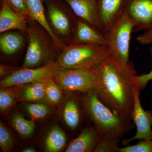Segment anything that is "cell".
Returning <instances> with one entry per match:
<instances>
[{"label": "cell", "instance_id": "10", "mask_svg": "<svg viewBox=\"0 0 152 152\" xmlns=\"http://www.w3.org/2000/svg\"><path fill=\"white\" fill-rule=\"evenodd\" d=\"M76 16L102 32L97 0H63Z\"/></svg>", "mask_w": 152, "mask_h": 152}, {"label": "cell", "instance_id": "31", "mask_svg": "<svg viewBox=\"0 0 152 152\" xmlns=\"http://www.w3.org/2000/svg\"><path fill=\"white\" fill-rule=\"evenodd\" d=\"M36 151V150L31 147L27 148L23 151V152H35Z\"/></svg>", "mask_w": 152, "mask_h": 152}, {"label": "cell", "instance_id": "23", "mask_svg": "<svg viewBox=\"0 0 152 152\" xmlns=\"http://www.w3.org/2000/svg\"><path fill=\"white\" fill-rule=\"evenodd\" d=\"M25 110L33 119H40L47 116L50 112L48 106L42 102L25 104Z\"/></svg>", "mask_w": 152, "mask_h": 152}, {"label": "cell", "instance_id": "16", "mask_svg": "<svg viewBox=\"0 0 152 152\" xmlns=\"http://www.w3.org/2000/svg\"><path fill=\"white\" fill-rule=\"evenodd\" d=\"M0 10V32L11 30L26 32L28 20L17 14L4 3H1Z\"/></svg>", "mask_w": 152, "mask_h": 152}, {"label": "cell", "instance_id": "20", "mask_svg": "<svg viewBox=\"0 0 152 152\" xmlns=\"http://www.w3.org/2000/svg\"><path fill=\"white\" fill-rule=\"evenodd\" d=\"M67 142L64 132L58 126L52 127L45 140V150L48 152H59L64 148Z\"/></svg>", "mask_w": 152, "mask_h": 152}, {"label": "cell", "instance_id": "9", "mask_svg": "<svg viewBox=\"0 0 152 152\" xmlns=\"http://www.w3.org/2000/svg\"><path fill=\"white\" fill-rule=\"evenodd\" d=\"M124 11L134 23L133 32L152 28V0H125Z\"/></svg>", "mask_w": 152, "mask_h": 152}, {"label": "cell", "instance_id": "4", "mask_svg": "<svg viewBox=\"0 0 152 152\" xmlns=\"http://www.w3.org/2000/svg\"><path fill=\"white\" fill-rule=\"evenodd\" d=\"M27 50L22 68H35L54 63V44L34 21L28 20Z\"/></svg>", "mask_w": 152, "mask_h": 152}, {"label": "cell", "instance_id": "14", "mask_svg": "<svg viewBox=\"0 0 152 152\" xmlns=\"http://www.w3.org/2000/svg\"><path fill=\"white\" fill-rule=\"evenodd\" d=\"M99 138V131L94 125L86 127L78 136L71 142L65 152H94Z\"/></svg>", "mask_w": 152, "mask_h": 152}, {"label": "cell", "instance_id": "8", "mask_svg": "<svg viewBox=\"0 0 152 152\" xmlns=\"http://www.w3.org/2000/svg\"><path fill=\"white\" fill-rule=\"evenodd\" d=\"M134 101L132 120L137 127L135 135L130 139H124L121 141L122 145H129L131 142L136 140H152V111L144 110L140 99V91L133 85Z\"/></svg>", "mask_w": 152, "mask_h": 152}, {"label": "cell", "instance_id": "30", "mask_svg": "<svg viewBox=\"0 0 152 152\" xmlns=\"http://www.w3.org/2000/svg\"><path fill=\"white\" fill-rule=\"evenodd\" d=\"M12 69L10 67L6 65H1L0 66V76L1 77L5 76L9 73H12Z\"/></svg>", "mask_w": 152, "mask_h": 152}, {"label": "cell", "instance_id": "13", "mask_svg": "<svg viewBox=\"0 0 152 152\" xmlns=\"http://www.w3.org/2000/svg\"><path fill=\"white\" fill-rule=\"evenodd\" d=\"M55 0H45L48 16L57 34L64 37L69 35L72 24L69 18L56 4Z\"/></svg>", "mask_w": 152, "mask_h": 152}, {"label": "cell", "instance_id": "7", "mask_svg": "<svg viewBox=\"0 0 152 152\" xmlns=\"http://www.w3.org/2000/svg\"><path fill=\"white\" fill-rule=\"evenodd\" d=\"M61 69L56 61L47 65L35 68H22L14 71L0 82L1 88L20 86L51 77Z\"/></svg>", "mask_w": 152, "mask_h": 152}, {"label": "cell", "instance_id": "3", "mask_svg": "<svg viewBox=\"0 0 152 152\" xmlns=\"http://www.w3.org/2000/svg\"><path fill=\"white\" fill-rule=\"evenodd\" d=\"M110 53L107 45L72 44L65 46L56 62L61 69L94 68Z\"/></svg>", "mask_w": 152, "mask_h": 152}, {"label": "cell", "instance_id": "29", "mask_svg": "<svg viewBox=\"0 0 152 152\" xmlns=\"http://www.w3.org/2000/svg\"><path fill=\"white\" fill-rule=\"evenodd\" d=\"M137 40L139 43L144 45L152 44V28L138 36ZM150 53L152 56V45L150 49Z\"/></svg>", "mask_w": 152, "mask_h": 152}, {"label": "cell", "instance_id": "11", "mask_svg": "<svg viewBox=\"0 0 152 152\" xmlns=\"http://www.w3.org/2000/svg\"><path fill=\"white\" fill-rule=\"evenodd\" d=\"M29 20L38 23L51 38L56 48L62 49L65 46L62 41L58 37L50 26L46 17L43 0H25Z\"/></svg>", "mask_w": 152, "mask_h": 152}, {"label": "cell", "instance_id": "22", "mask_svg": "<svg viewBox=\"0 0 152 152\" xmlns=\"http://www.w3.org/2000/svg\"><path fill=\"white\" fill-rule=\"evenodd\" d=\"M62 89L52 79L51 77L46 81L45 93L47 102L53 104H57L62 97Z\"/></svg>", "mask_w": 152, "mask_h": 152}, {"label": "cell", "instance_id": "5", "mask_svg": "<svg viewBox=\"0 0 152 152\" xmlns=\"http://www.w3.org/2000/svg\"><path fill=\"white\" fill-rule=\"evenodd\" d=\"M135 24L123 11L110 26L104 35L108 43L110 52L128 68H134L129 61V45L131 34Z\"/></svg>", "mask_w": 152, "mask_h": 152}, {"label": "cell", "instance_id": "15", "mask_svg": "<svg viewBox=\"0 0 152 152\" xmlns=\"http://www.w3.org/2000/svg\"><path fill=\"white\" fill-rule=\"evenodd\" d=\"M125 0H97L103 34L124 11Z\"/></svg>", "mask_w": 152, "mask_h": 152}, {"label": "cell", "instance_id": "28", "mask_svg": "<svg viewBox=\"0 0 152 152\" xmlns=\"http://www.w3.org/2000/svg\"><path fill=\"white\" fill-rule=\"evenodd\" d=\"M152 80V70L148 74L134 76L133 79V84L140 91L144 90L148 83Z\"/></svg>", "mask_w": 152, "mask_h": 152}, {"label": "cell", "instance_id": "12", "mask_svg": "<svg viewBox=\"0 0 152 152\" xmlns=\"http://www.w3.org/2000/svg\"><path fill=\"white\" fill-rule=\"evenodd\" d=\"M72 44L108 46L102 33L79 18L76 21Z\"/></svg>", "mask_w": 152, "mask_h": 152}, {"label": "cell", "instance_id": "26", "mask_svg": "<svg viewBox=\"0 0 152 152\" xmlns=\"http://www.w3.org/2000/svg\"><path fill=\"white\" fill-rule=\"evenodd\" d=\"M118 152H152V140H141L134 145L119 148Z\"/></svg>", "mask_w": 152, "mask_h": 152}, {"label": "cell", "instance_id": "6", "mask_svg": "<svg viewBox=\"0 0 152 152\" xmlns=\"http://www.w3.org/2000/svg\"><path fill=\"white\" fill-rule=\"evenodd\" d=\"M62 90L83 94L95 89L96 72L94 68L60 69L51 77Z\"/></svg>", "mask_w": 152, "mask_h": 152}, {"label": "cell", "instance_id": "1", "mask_svg": "<svg viewBox=\"0 0 152 152\" xmlns=\"http://www.w3.org/2000/svg\"><path fill=\"white\" fill-rule=\"evenodd\" d=\"M94 68L96 77L94 91L98 97L115 113L132 120L134 68L125 66L110 52Z\"/></svg>", "mask_w": 152, "mask_h": 152}, {"label": "cell", "instance_id": "19", "mask_svg": "<svg viewBox=\"0 0 152 152\" xmlns=\"http://www.w3.org/2000/svg\"><path fill=\"white\" fill-rule=\"evenodd\" d=\"M24 39L20 34L7 32L0 37V48L4 54L10 56L19 51L24 44Z\"/></svg>", "mask_w": 152, "mask_h": 152}, {"label": "cell", "instance_id": "2", "mask_svg": "<svg viewBox=\"0 0 152 152\" xmlns=\"http://www.w3.org/2000/svg\"><path fill=\"white\" fill-rule=\"evenodd\" d=\"M86 113L97 128L95 152H118L123 137L134 126L132 120L115 113L98 97L94 90L83 94Z\"/></svg>", "mask_w": 152, "mask_h": 152}, {"label": "cell", "instance_id": "24", "mask_svg": "<svg viewBox=\"0 0 152 152\" xmlns=\"http://www.w3.org/2000/svg\"><path fill=\"white\" fill-rule=\"evenodd\" d=\"M17 97L16 91L10 88H1L0 91V111L4 113L10 108Z\"/></svg>", "mask_w": 152, "mask_h": 152}, {"label": "cell", "instance_id": "21", "mask_svg": "<svg viewBox=\"0 0 152 152\" xmlns=\"http://www.w3.org/2000/svg\"><path fill=\"white\" fill-rule=\"evenodd\" d=\"M11 121L14 129L23 137H31L34 132L35 124L34 121L25 118L19 113L13 115Z\"/></svg>", "mask_w": 152, "mask_h": 152}, {"label": "cell", "instance_id": "27", "mask_svg": "<svg viewBox=\"0 0 152 152\" xmlns=\"http://www.w3.org/2000/svg\"><path fill=\"white\" fill-rule=\"evenodd\" d=\"M1 3H4L17 14L29 20L25 0H1Z\"/></svg>", "mask_w": 152, "mask_h": 152}, {"label": "cell", "instance_id": "18", "mask_svg": "<svg viewBox=\"0 0 152 152\" xmlns=\"http://www.w3.org/2000/svg\"><path fill=\"white\" fill-rule=\"evenodd\" d=\"M80 99L75 96L69 98L64 104L63 110V117L65 123L71 130H77L82 120V110Z\"/></svg>", "mask_w": 152, "mask_h": 152}, {"label": "cell", "instance_id": "17", "mask_svg": "<svg viewBox=\"0 0 152 152\" xmlns=\"http://www.w3.org/2000/svg\"><path fill=\"white\" fill-rule=\"evenodd\" d=\"M47 79L18 87L16 90L17 98L26 102H47L45 93Z\"/></svg>", "mask_w": 152, "mask_h": 152}, {"label": "cell", "instance_id": "25", "mask_svg": "<svg viewBox=\"0 0 152 152\" xmlns=\"http://www.w3.org/2000/svg\"><path fill=\"white\" fill-rule=\"evenodd\" d=\"M13 145L12 134L5 125L1 121L0 124V147L4 152H9Z\"/></svg>", "mask_w": 152, "mask_h": 152}]
</instances>
